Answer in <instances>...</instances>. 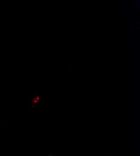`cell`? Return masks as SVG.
<instances>
[]
</instances>
